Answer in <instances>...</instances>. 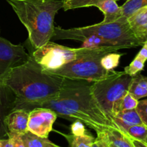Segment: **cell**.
<instances>
[{
    "label": "cell",
    "mask_w": 147,
    "mask_h": 147,
    "mask_svg": "<svg viewBox=\"0 0 147 147\" xmlns=\"http://www.w3.org/2000/svg\"><path fill=\"white\" fill-rule=\"evenodd\" d=\"M0 147H13L11 140L9 138L0 139Z\"/></svg>",
    "instance_id": "31"
},
{
    "label": "cell",
    "mask_w": 147,
    "mask_h": 147,
    "mask_svg": "<svg viewBox=\"0 0 147 147\" xmlns=\"http://www.w3.org/2000/svg\"><path fill=\"white\" fill-rule=\"evenodd\" d=\"M129 93L137 100L147 96V77L136 74L132 78Z\"/></svg>",
    "instance_id": "15"
},
{
    "label": "cell",
    "mask_w": 147,
    "mask_h": 147,
    "mask_svg": "<svg viewBox=\"0 0 147 147\" xmlns=\"http://www.w3.org/2000/svg\"><path fill=\"white\" fill-rule=\"evenodd\" d=\"M15 96L4 85H0V139L8 138V129L5 119L7 115L14 109Z\"/></svg>",
    "instance_id": "10"
},
{
    "label": "cell",
    "mask_w": 147,
    "mask_h": 147,
    "mask_svg": "<svg viewBox=\"0 0 147 147\" xmlns=\"http://www.w3.org/2000/svg\"><path fill=\"white\" fill-rule=\"evenodd\" d=\"M125 1H128V0H125Z\"/></svg>",
    "instance_id": "36"
},
{
    "label": "cell",
    "mask_w": 147,
    "mask_h": 147,
    "mask_svg": "<svg viewBox=\"0 0 147 147\" xmlns=\"http://www.w3.org/2000/svg\"><path fill=\"white\" fill-rule=\"evenodd\" d=\"M96 139L97 141L99 147H110V145H109V142L106 139L104 132L97 134V138Z\"/></svg>",
    "instance_id": "29"
},
{
    "label": "cell",
    "mask_w": 147,
    "mask_h": 147,
    "mask_svg": "<svg viewBox=\"0 0 147 147\" xmlns=\"http://www.w3.org/2000/svg\"><path fill=\"white\" fill-rule=\"evenodd\" d=\"M124 132L129 138L144 142L147 136V126L142 124L134 125L128 128Z\"/></svg>",
    "instance_id": "23"
},
{
    "label": "cell",
    "mask_w": 147,
    "mask_h": 147,
    "mask_svg": "<svg viewBox=\"0 0 147 147\" xmlns=\"http://www.w3.org/2000/svg\"><path fill=\"white\" fill-rule=\"evenodd\" d=\"M63 9L65 11L70 9H75L82 7H88L89 4L93 0H63Z\"/></svg>",
    "instance_id": "25"
},
{
    "label": "cell",
    "mask_w": 147,
    "mask_h": 147,
    "mask_svg": "<svg viewBox=\"0 0 147 147\" xmlns=\"http://www.w3.org/2000/svg\"><path fill=\"white\" fill-rule=\"evenodd\" d=\"M132 78L124 71L113 70L106 78L94 82L90 86L94 98L111 119L113 104L129 92Z\"/></svg>",
    "instance_id": "6"
},
{
    "label": "cell",
    "mask_w": 147,
    "mask_h": 147,
    "mask_svg": "<svg viewBox=\"0 0 147 147\" xmlns=\"http://www.w3.org/2000/svg\"><path fill=\"white\" fill-rule=\"evenodd\" d=\"M63 81V78L43 70L31 55L27 63L11 70L2 84L15 96L14 109H23L30 113L57 97Z\"/></svg>",
    "instance_id": "2"
},
{
    "label": "cell",
    "mask_w": 147,
    "mask_h": 147,
    "mask_svg": "<svg viewBox=\"0 0 147 147\" xmlns=\"http://www.w3.org/2000/svg\"><path fill=\"white\" fill-rule=\"evenodd\" d=\"M81 42H83L81 47H86V48H98V47H113V46L109 42L93 34L87 36Z\"/></svg>",
    "instance_id": "22"
},
{
    "label": "cell",
    "mask_w": 147,
    "mask_h": 147,
    "mask_svg": "<svg viewBox=\"0 0 147 147\" xmlns=\"http://www.w3.org/2000/svg\"><path fill=\"white\" fill-rule=\"evenodd\" d=\"M136 111H137L142 123L147 126V99L139 100Z\"/></svg>",
    "instance_id": "26"
},
{
    "label": "cell",
    "mask_w": 147,
    "mask_h": 147,
    "mask_svg": "<svg viewBox=\"0 0 147 147\" xmlns=\"http://www.w3.org/2000/svg\"><path fill=\"white\" fill-rule=\"evenodd\" d=\"M71 134L73 135H83L88 132L86 130L85 125L80 121H73L71 126H70Z\"/></svg>",
    "instance_id": "27"
},
{
    "label": "cell",
    "mask_w": 147,
    "mask_h": 147,
    "mask_svg": "<svg viewBox=\"0 0 147 147\" xmlns=\"http://www.w3.org/2000/svg\"><path fill=\"white\" fill-rule=\"evenodd\" d=\"M105 54L86 56L64 65L60 68L45 71L63 78L94 83L106 78L111 73L105 70L100 65V59Z\"/></svg>",
    "instance_id": "7"
},
{
    "label": "cell",
    "mask_w": 147,
    "mask_h": 147,
    "mask_svg": "<svg viewBox=\"0 0 147 147\" xmlns=\"http://www.w3.org/2000/svg\"><path fill=\"white\" fill-rule=\"evenodd\" d=\"M112 120L122 131H125L131 126L143 123L136 109L119 112L112 118Z\"/></svg>",
    "instance_id": "14"
},
{
    "label": "cell",
    "mask_w": 147,
    "mask_h": 147,
    "mask_svg": "<svg viewBox=\"0 0 147 147\" xmlns=\"http://www.w3.org/2000/svg\"><path fill=\"white\" fill-rule=\"evenodd\" d=\"M147 7V0H128L121 7L122 17L129 18L141 9Z\"/></svg>",
    "instance_id": "20"
},
{
    "label": "cell",
    "mask_w": 147,
    "mask_h": 147,
    "mask_svg": "<svg viewBox=\"0 0 147 147\" xmlns=\"http://www.w3.org/2000/svg\"><path fill=\"white\" fill-rule=\"evenodd\" d=\"M135 36L142 45L147 40V7L141 9L128 18Z\"/></svg>",
    "instance_id": "12"
},
{
    "label": "cell",
    "mask_w": 147,
    "mask_h": 147,
    "mask_svg": "<svg viewBox=\"0 0 147 147\" xmlns=\"http://www.w3.org/2000/svg\"><path fill=\"white\" fill-rule=\"evenodd\" d=\"M130 140L132 144H133L134 147H147V145L145 143H144L143 142H141V141L136 140V139H131Z\"/></svg>",
    "instance_id": "32"
},
{
    "label": "cell",
    "mask_w": 147,
    "mask_h": 147,
    "mask_svg": "<svg viewBox=\"0 0 147 147\" xmlns=\"http://www.w3.org/2000/svg\"><path fill=\"white\" fill-rule=\"evenodd\" d=\"M26 147H61L50 142L47 138L40 137L27 131L21 134Z\"/></svg>",
    "instance_id": "17"
},
{
    "label": "cell",
    "mask_w": 147,
    "mask_h": 147,
    "mask_svg": "<svg viewBox=\"0 0 147 147\" xmlns=\"http://www.w3.org/2000/svg\"><path fill=\"white\" fill-rule=\"evenodd\" d=\"M123 55V53H116L115 52L106 53L100 59V65L105 70L110 72L113 71V69L118 67L121 57Z\"/></svg>",
    "instance_id": "21"
},
{
    "label": "cell",
    "mask_w": 147,
    "mask_h": 147,
    "mask_svg": "<svg viewBox=\"0 0 147 147\" xmlns=\"http://www.w3.org/2000/svg\"><path fill=\"white\" fill-rule=\"evenodd\" d=\"M28 32L35 49L50 41L55 32L54 19L63 7V0H6Z\"/></svg>",
    "instance_id": "3"
},
{
    "label": "cell",
    "mask_w": 147,
    "mask_h": 147,
    "mask_svg": "<svg viewBox=\"0 0 147 147\" xmlns=\"http://www.w3.org/2000/svg\"><path fill=\"white\" fill-rule=\"evenodd\" d=\"M109 144L114 147H134L130 138L119 129H111L104 132Z\"/></svg>",
    "instance_id": "16"
},
{
    "label": "cell",
    "mask_w": 147,
    "mask_h": 147,
    "mask_svg": "<svg viewBox=\"0 0 147 147\" xmlns=\"http://www.w3.org/2000/svg\"><path fill=\"white\" fill-rule=\"evenodd\" d=\"M142 45H143V47H142V50L139 51V53H138L136 56L143 60L144 62H146L147 60V40L144 42Z\"/></svg>",
    "instance_id": "30"
},
{
    "label": "cell",
    "mask_w": 147,
    "mask_h": 147,
    "mask_svg": "<svg viewBox=\"0 0 147 147\" xmlns=\"http://www.w3.org/2000/svg\"><path fill=\"white\" fill-rule=\"evenodd\" d=\"M8 138L11 140L13 147H26L22 139L21 134L9 132Z\"/></svg>",
    "instance_id": "28"
},
{
    "label": "cell",
    "mask_w": 147,
    "mask_h": 147,
    "mask_svg": "<svg viewBox=\"0 0 147 147\" xmlns=\"http://www.w3.org/2000/svg\"><path fill=\"white\" fill-rule=\"evenodd\" d=\"M90 86L85 80L64 78L58 96L42 107L52 109L57 116L70 121H80L97 134L119 129L94 98Z\"/></svg>",
    "instance_id": "1"
},
{
    "label": "cell",
    "mask_w": 147,
    "mask_h": 147,
    "mask_svg": "<svg viewBox=\"0 0 147 147\" xmlns=\"http://www.w3.org/2000/svg\"><path fill=\"white\" fill-rule=\"evenodd\" d=\"M109 145H110V147H114V146H113V145H111V144H109Z\"/></svg>",
    "instance_id": "35"
},
{
    "label": "cell",
    "mask_w": 147,
    "mask_h": 147,
    "mask_svg": "<svg viewBox=\"0 0 147 147\" xmlns=\"http://www.w3.org/2000/svg\"><path fill=\"white\" fill-rule=\"evenodd\" d=\"M88 7H97L103 13V23L114 22L122 17L121 7L118 5L116 0H93Z\"/></svg>",
    "instance_id": "13"
},
{
    "label": "cell",
    "mask_w": 147,
    "mask_h": 147,
    "mask_svg": "<svg viewBox=\"0 0 147 147\" xmlns=\"http://www.w3.org/2000/svg\"><path fill=\"white\" fill-rule=\"evenodd\" d=\"M144 64L145 62L143 60L136 56V57L134 59V60L130 63V65L125 67L124 72L129 74V76L134 77L136 74H138L139 72L144 70Z\"/></svg>",
    "instance_id": "24"
},
{
    "label": "cell",
    "mask_w": 147,
    "mask_h": 147,
    "mask_svg": "<svg viewBox=\"0 0 147 147\" xmlns=\"http://www.w3.org/2000/svg\"><path fill=\"white\" fill-rule=\"evenodd\" d=\"M121 47H98V48H72L65 47L49 41L42 47L35 49L32 57L34 61L45 70H55L64 65L89 55L116 52L121 50Z\"/></svg>",
    "instance_id": "5"
},
{
    "label": "cell",
    "mask_w": 147,
    "mask_h": 147,
    "mask_svg": "<svg viewBox=\"0 0 147 147\" xmlns=\"http://www.w3.org/2000/svg\"><path fill=\"white\" fill-rule=\"evenodd\" d=\"M57 118V115L52 109L35 108L29 113L27 131L40 137L47 138Z\"/></svg>",
    "instance_id": "9"
},
{
    "label": "cell",
    "mask_w": 147,
    "mask_h": 147,
    "mask_svg": "<svg viewBox=\"0 0 147 147\" xmlns=\"http://www.w3.org/2000/svg\"><path fill=\"white\" fill-rule=\"evenodd\" d=\"M144 143H145V144H146L147 145V136H146V139H144Z\"/></svg>",
    "instance_id": "34"
},
{
    "label": "cell",
    "mask_w": 147,
    "mask_h": 147,
    "mask_svg": "<svg viewBox=\"0 0 147 147\" xmlns=\"http://www.w3.org/2000/svg\"><path fill=\"white\" fill-rule=\"evenodd\" d=\"M92 147H99L98 146V144L97 141H96V140H95L94 143L93 144V146H92Z\"/></svg>",
    "instance_id": "33"
},
{
    "label": "cell",
    "mask_w": 147,
    "mask_h": 147,
    "mask_svg": "<svg viewBox=\"0 0 147 147\" xmlns=\"http://www.w3.org/2000/svg\"><path fill=\"white\" fill-rule=\"evenodd\" d=\"M62 135L67 139L70 147H92L96 140L88 131L83 135H73L72 134H62Z\"/></svg>",
    "instance_id": "18"
},
{
    "label": "cell",
    "mask_w": 147,
    "mask_h": 147,
    "mask_svg": "<svg viewBox=\"0 0 147 147\" xmlns=\"http://www.w3.org/2000/svg\"><path fill=\"white\" fill-rule=\"evenodd\" d=\"M29 112L23 109H14L7 116L5 119L8 133L22 134L27 131Z\"/></svg>",
    "instance_id": "11"
},
{
    "label": "cell",
    "mask_w": 147,
    "mask_h": 147,
    "mask_svg": "<svg viewBox=\"0 0 147 147\" xmlns=\"http://www.w3.org/2000/svg\"><path fill=\"white\" fill-rule=\"evenodd\" d=\"M93 34L113 46H119L123 49L131 48L142 45L135 36L129 24L128 19L121 17L114 22H100L93 25L71 29L55 27L53 38L55 40H73L82 41L87 36Z\"/></svg>",
    "instance_id": "4"
},
{
    "label": "cell",
    "mask_w": 147,
    "mask_h": 147,
    "mask_svg": "<svg viewBox=\"0 0 147 147\" xmlns=\"http://www.w3.org/2000/svg\"><path fill=\"white\" fill-rule=\"evenodd\" d=\"M138 102H139V100L135 98L128 92L123 98H121L120 100L113 104V109H112L111 119L119 112L135 109L137 106Z\"/></svg>",
    "instance_id": "19"
},
{
    "label": "cell",
    "mask_w": 147,
    "mask_h": 147,
    "mask_svg": "<svg viewBox=\"0 0 147 147\" xmlns=\"http://www.w3.org/2000/svg\"><path fill=\"white\" fill-rule=\"evenodd\" d=\"M30 57L22 45L0 37V85L12 69L27 63Z\"/></svg>",
    "instance_id": "8"
}]
</instances>
